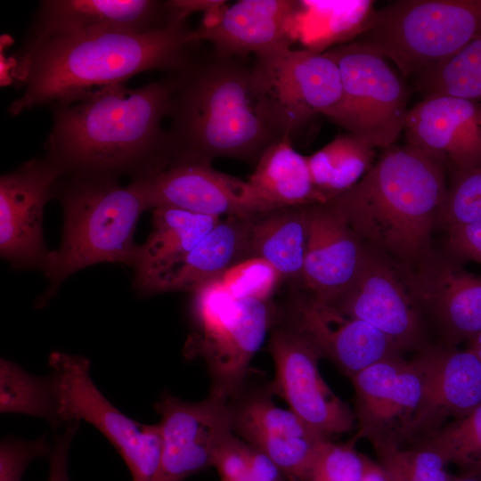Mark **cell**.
Instances as JSON below:
<instances>
[{
    "mask_svg": "<svg viewBox=\"0 0 481 481\" xmlns=\"http://www.w3.org/2000/svg\"><path fill=\"white\" fill-rule=\"evenodd\" d=\"M361 481H391L386 469L379 462H376L367 455L361 453Z\"/></svg>",
    "mask_w": 481,
    "mask_h": 481,
    "instance_id": "44",
    "label": "cell"
},
{
    "mask_svg": "<svg viewBox=\"0 0 481 481\" xmlns=\"http://www.w3.org/2000/svg\"><path fill=\"white\" fill-rule=\"evenodd\" d=\"M406 144L441 160L450 171L481 167V103L450 95L425 98L407 112Z\"/></svg>",
    "mask_w": 481,
    "mask_h": 481,
    "instance_id": "22",
    "label": "cell"
},
{
    "mask_svg": "<svg viewBox=\"0 0 481 481\" xmlns=\"http://www.w3.org/2000/svg\"><path fill=\"white\" fill-rule=\"evenodd\" d=\"M350 379L357 428L353 439H368L375 452L405 446L421 397L420 377L412 360L390 356Z\"/></svg>",
    "mask_w": 481,
    "mask_h": 481,
    "instance_id": "14",
    "label": "cell"
},
{
    "mask_svg": "<svg viewBox=\"0 0 481 481\" xmlns=\"http://www.w3.org/2000/svg\"><path fill=\"white\" fill-rule=\"evenodd\" d=\"M247 181L269 209L325 203L316 190L307 157L294 150L288 135L268 147Z\"/></svg>",
    "mask_w": 481,
    "mask_h": 481,
    "instance_id": "27",
    "label": "cell"
},
{
    "mask_svg": "<svg viewBox=\"0 0 481 481\" xmlns=\"http://www.w3.org/2000/svg\"><path fill=\"white\" fill-rule=\"evenodd\" d=\"M178 77L167 117L169 166L217 158L256 165L288 135L252 67L240 58L212 48L198 52Z\"/></svg>",
    "mask_w": 481,
    "mask_h": 481,
    "instance_id": "3",
    "label": "cell"
},
{
    "mask_svg": "<svg viewBox=\"0 0 481 481\" xmlns=\"http://www.w3.org/2000/svg\"><path fill=\"white\" fill-rule=\"evenodd\" d=\"M187 20L147 32L98 29L46 39L20 49L11 77L22 90L8 112L70 104L90 92L151 70L183 72L200 43Z\"/></svg>",
    "mask_w": 481,
    "mask_h": 481,
    "instance_id": "2",
    "label": "cell"
},
{
    "mask_svg": "<svg viewBox=\"0 0 481 481\" xmlns=\"http://www.w3.org/2000/svg\"><path fill=\"white\" fill-rule=\"evenodd\" d=\"M443 249L452 257L464 264L475 261L481 265V221L452 227Z\"/></svg>",
    "mask_w": 481,
    "mask_h": 481,
    "instance_id": "39",
    "label": "cell"
},
{
    "mask_svg": "<svg viewBox=\"0 0 481 481\" xmlns=\"http://www.w3.org/2000/svg\"><path fill=\"white\" fill-rule=\"evenodd\" d=\"M154 407L160 416L163 442L154 481H184L214 467L220 447L233 433L229 397L211 387L202 401L188 402L166 394Z\"/></svg>",
    "mask_w": 481,
    "mask_h": 481,
    "instance_id": "13",
    "label": "cell"
},
{
    "mask_svg": "<svg viewBox=\"0 0 481 481\" xmlns=\"http://www.w3.org/2000/svg\"><path fill=\"white\" fill-rule=\"evenodd\" d=\"M338 65L339 102L325 117L373 148L395 143L404 130L409 88L387 60L355 42L323 52Z\"/></svg>",
    "mask_w": 481,
    "mask_h": 481,
    "instance_id": "8",
    "label": "cell"
},
{
    "mask_svg": "<svg viewBox=\"0 0 481 481\" xmlns=\"http://www.w3.org/2000/svg\"><path fill=\"white\" fill-rule=\"evenodd\" d=\"M397 448H387L377 452L379 462L386 469L391 481H417L399 457Z\"/></svg>",
    "mask_w": 481,
    "mask_h": 481,
    "instance_id": "43",
    "label": "cell"
},
{
    "mask_svg": "<svg viewBox=\"0 0 481 481\" xmlns=\"http://www.w3.org/2000/svg\"><path fill=\"white\" fill-rule=\"evenodd\" d=\"M78 427L79 422H70L66 425L61 434L54 435L53 446L48 456L50 469L47 481H70L68 474V456Z\"/></svg>",
    "mask_w": 481,
    "mask_h": 481,
    "instance_id": "41",
    "label": "cell"
},
{
    "mask_svg": "<svg viewBox=\"0 0 481 481\" xmlns=\"http://www.w3.org/2000/svg\"><path fill=\"white\" fill-rule=\"evenodd\" d=\"M275 375L268 386L311 430L325 440L355 427L354 412L327 385L319 371L322 358L302 332L282 322L268 343Z\"/></svg>",
    "mask_w": 481,
    "mask_h": 481,
    "instance_id": "11",
    "label": "cell"
},
{
    "mask_svg": "<svg viewBox=\"0 0 481 481\" xmlns=\"http://www.w3.org/2000/svg\"><path fill=\"white\" fill-rule=\"evenodd\" d=\"M0 412L42 418L53 428L62 426L52 374H30L12 361L0 360Z\"/></svg>",
    "mask_w": 481,
    "mask_h": 481,
    "instance_id": "31",
    "label": "cell"
},
{
    "mask_svg": "<svg viewBox=\"0 0 481 481\" xmlns=\"http://www.w3.org/2000/svg\"><path fill=\"white\" fill-rule=\"evenodd\" d=\"M281 280L268 262L258 257H250L235 265L219 279L233 298L263 301H269Z\"/></svg>",
    "mask_w": 481,
    "mask_h": 481,
    "instance_id": "35",
    "label": "cell"
},
{
    "mask_svg": "<svg viewBox=\"0 0 481 481\" xmlns=\"http://www.w3.org/2000/svg\"><path fill=\"white\" fill-rule=\"evenodd\" d=\"M307 206L256 214L250 235L251 257L264 259L281 279L300 287L308 233Z\"/></svg>",
    "mask_w": 481,
    "mask_h": 481,
    "instance_id": "28",
    "label": "cell"
},
{
    "mask_svg": "<svg viewBox=\"0 0 481 481\" xmlns=\"http://www.w3.org/2000/svg\"><path fill=\"white\" fill-rule=\"evenodd\" d=\"M62 177L45 157L30 159L0 177V253L15 268L44 270L49 252L44 208Z\"/></svg>",
    "mask_w": 481,
    "mask_h": 481,
    "instance_id": "16",
    "label": "cell"
},
{
    "mask_svg": "<svg viewBox=\"0 0 481 481\" xmlns=\"http://www.w3.org/2000/svg\"><path fill=\"white\" fill-rule=\"evenodd\" d=\"M447 186L441 160L406 143L393 144L356 184L326 203L404 275L436 250L432 233Z\"/></svg>",
    "mask_w": 481,
    "mask_h": 481,
    "instance_id": "4",
    "label": "cell"
},
{
    "mask_svg": "<svg viewBox=\"0 0 481 481\" xmlns=\"http://www.w3.org/2000/svg\"><path fill=\"white\" fill-rule=\"evenodd\" d=\"M448 173V186L436 226L446 231L481 221V167Z\"/></svg>",
    "mask_w": 481,
    "mask_h": 481,
    "instance_id": "34",
    "label": "cell"
},
{
    "mask_svg": "<svg viewBox=\"0 0 481 481\" xmlns=\"http://www.w3.org/2000/svg\"><path fill=\"white\" fill-rule=\"evenodd\" d=\"M299 24L314 25L305 37L307 49L323 53L331 45L353 42L366 28L373 1H301Z\"/></svg>",
    "mask_w": 481,
    "mask_h": 481,
    "instance_id": "30",
    "label": "cell"
},
{
    "mask_svg": "<svg viewBox=\"0 0 481 481\" xmlns=\"http://www.w3.org/2000/svg\"><path fill=\"white\" fill-rule=\"evenodd\" d=\"M412 362L421 380V397L407 445L428 437L448 420L469 415L481 404V362L468 348L432 343Z\"/></svg>",
    "mask_w": 481,
    "mask_h": 481,
    "instance_id": "17",
    "label": "cell"
},
{
    "mask_svg": "<svg viewBox=\"0 0 481 481\" xmlns=\"http://www.w3.org/2000/svg\"><path fill=\"white\" fill-rule=\"evenodd\" d=\"M307 220L301 288L318 302L332 306L355 280L367 247L326 202L308 205Z\"/></svg>",
    "mask_w": 481,
    "mask_h": 481,
    "instance_id": "23",
    "label": "cell"
},
{
    "mask_svg": "<svg viewBox=\"0 0 481 481\" xmlns=\"http://www.w3.org/2000/svg\"><path fill=\"white\" fill-rule=\"evenodd\" d=\"M51 451L45 436L30 441L4 438L0 444V481H21L28 465L36 458L48 457Z\"/></svg>",
    "mask_w": 481,
    "mask_h": 481,
    "instance_id": "37",
    "label": "cell"
},
{
    "mask_svg": "<svg viewBox=\"0 0 481 481\" xmlns=\"http://www.w3.org/2000/svg\"><path fill=\"white\" fill-rule=\"evenodd\" d=\"M192 294L197 331L188 339L185 355L201 357L212 379L211 387L230 399L245 385L249 363L276 314L269 301L233 298L219 280Z\"/></svg>",
    "mask_w": 481,
    "mask_h": 481,
    "instance_id": "7",
    "label": "cell"
},
{
    "mask_svg": "<svg viewBox=\"0 0 481 481\" xmlns=\"http://www.w3.org/2000/svg\"><path fill=\"white\" fill-rule=\"evenodd\" d=\"M468 349L470 350L481 362V331L468 343Z\"/></svg>",
    "mask_w": 481,
    "mask_h": 481,
    "instance_id": "45",
    "label": "cell"
},
{
    "mask_svg": "<svg viewBox=\"0 0 481 481\" xmlns=\"http://www.w3.org/2000/svg\"><path fill=\"white\" fill-rule=\"evenodd\" d=\"M139 180L151 210L165 206L217 217L272 210L255 197L247 182L211 164L176 163Z\"/></svg>",
    "mask_w": 481,
    "mask_h": 481,
    "instance_id": "20",
    "label": "cell"
},
{
    "mask_svg": "<svg viewBox=\"0 0 481 481\" xmlns=\"http://www.w3.org/2000/svg\"><path fill=\"white\" fill-rule=\"evenodd\" d=\"M48 363L61 424L93 425L123 458L132 481H154L163 446L159 425L142 424L116 408L93 382L86 358L53 352Z\"/></svg>",
    "mask_w": 481,
    "mask_h": 481,
    "instance_id": "9",
    "label": "cell"
},
{
    "mask_svg": "<svg viewBox=\"0 0 481 481\" xmlns=\"http://www.w3.org/2000/svg\"><path fill=\"white\" fill-rule=\"evenodd\" d=\"M248 444V443H247ZM249 475L254 481H295L268 455L248 444Z\"/></svg>",
    "mask_w": 481,
    "mask_h": 481,
    "instance_id": "42",
    "label": "cell"
},
{
    "mask_svg": "<svg viewBox=\"0 0 481 481\" xmlns=\"http://www.w3.org/2000/svg\"><path fill=\"white\" fill-rule=\"evenodd\" d=\"M214 467L220 479H233L248 475V444L232 433L220 447Z\"/></svg>",
    "mask_w": 481,
    "mask_h": 481,
    "instance_id": "40",
    "label": "cell"
},
{
    "mask_svg": "<svg viewBox=\"0 0 481 481\" xmlns=\"http://www.w3.org/2000/svg\"><path fill=\"white\" fill-rule=\"evenodd\" d=\"M255 57L253 71L291 139L315 115L326 116L339 102L340 71L324 53L283 45Z\"/></svg>",
    "mask_w": 481,
    "mask_h": 481,
    "instance_id": "10",
    "label": "cell"
},
{
    "mask_svg": "<svg viewBox=\"0 0 481 481\" xmlns=\"http://www.w3.org/2000/svg\"><path fill=\"white\" fill-rule=\"evenodd\" d=\"M269 387L229 399L234 435L268 455L289 477L306 481L320 444L325 440L291 410L277 406Z\"/></svg>",
    "mask_w": 481,
    "mask_h": 481,
    "instance_id": "18",
    "label": "cell"
},
{
    "mask_svg": "<svg viewBox=\"0 0 481 481\" xmlns=\"http://www.w3.org/2000/svg\"><path fill=\"white\" fill-rule=\"evenodd\" d=\"M54 197L61 204L63 230L60 247L49 252L44 268L50 282L45 301L80 269L100 263L134 265L136 224L151 210L139 179L123 186L113 178L61 177Z\"/></svg>",
    "mask_w": 481,
    "mask_h": 481,
    "instance_id": "5",
    "label": "cell"
},
{
    "mask_svg": "<svg viewBox=\"0 0 481 481\" xmlns=\"http://www.w3.org/2000/svg\"><path fill=\"white\" fill-rule=\"evenodd\" d=\"M221 481H254L250 477L249 475H246V476H243V477H238V478H233V479H221Z\"/></svg>",
    "mask_w": 481,
    "mask_h": 481,
    "instance_id": "47",
    "label": "cell"
},
{
    "mask_svg": "<svg viewBox=\"0 0 481 481\" xmlns=\"http://www.w3.org/2000/svg\"><path fill=\"white\" fill-rule=\"evenodd\" d=\"M173 20L167 1L44 0L20 49L49 38L98 29L147 32Z\"/></svg>",
    "mask_w": 481,
    "mask_h": 481,
    "instance_id": "24",
    "label": "cell"
},
{
    "mask_svg": "<svg viewBox=\"0 0 481 481\" xmlns=\"http://www.w3.org/2000/svg\"><path fill=\"white\" fill-rule=\"evenodd\" d=\"M463 265L436 249L416 270L400 275L434 343L458 346L481 331V276Z\"/></svg>",
    "mask_w": 481,
    "mask_h": 481,
    "instance_id": "12",
    "label": "cell"
},
{
    "mask_svg": "<svg viewBox=\"0 0 481 481\" xmlns=\"http://www.w3.org/2000/svg\"><path fill=\"white\" fill-rule=\"evenodd\" d=\"M366 247L355 280L330 306L379 330L400 352L425 349L433 342L398 271L381 253Z\"/></svg>",
    "mask_w": 481,
    "mask_h": 481,
    "instance_id": "15",
    "label": "cell"
},
{
    "mask_svg": "<svg viewBox=\"0 0 481 481\" xmlns=\"http://www.w3.org/2000/svg\"><path fill=\"white\" fill-rule=\"evenodd\" d=\"M481 34V0H399L374 11L353 41L417 78Z\"/></svg>",
    "mask_w": 481,
    "mask_h": 481,
    "instance_id": "6",
    "label": "cell"
},
{
    "mask_svg": "<svg viewBox=\"0 0 481 481\" xmlns=\"http://www.w3.org/2000/svg\"><path fill=\"white\" fill-rule=\"evenodd\" d=\"M302 2L240 0L221 12L206 15L193 29L196 42H208L223 55L255 56L290 45L299 32Z\"/></svg>",
    "mask_w": 481,
    "mask_h": 481,
    "instance_id": "21",
    "label": "cell"
},
{
    "mask_svg": "<svg viewBox=\"0 0 481 481\" xmlns=\"http://www.w3.org/2000/svg\"><path fill=\"white\" fill-rule=\"evenodd\" d=\"M398 454L417 481H447L448 464L436 450L423 442L397 448Z\"/></svg>",
    "mask_w": 481,
    "mask_h": 481,
    "instance_id": "38",
    "label": "cell"
},
{
    "mask_svg": "<svg viewBox=\"0 0 481 481\" xmlns=\"http://www.w3.org/2000/svg\"><path fill=\"white\" fill-rule=\"evenodd\" d=\"M221 217L173 207L152 210L151 230L138 246L134 265L135 286L146 295L151 286L180 262L218 224Z\"/></svg>",
    "mask_w": 481,
    "mask_h": 481,
    "instance_id": "26",
    "label": "cell"
},
{
    "mask_svg": "<svg viewBox=\"0 0 481 481\" xmlns=\"http://www.w3.org/2000/svg\"><path fill=\"white\" fill-rule=\"evenodd\" d=\"M420 442L436 450L448 464L457 465L461 472L481 475V404L469 415L446 423Z\"/></svg>",
    "mask_w": 481,
    "mask_h": 481,
    "instance_id": "33",
    "label": "cell"
},
{
    "mask_svg": "<svg viewBox=\"0 0 481 481\" xmlns=\"http://www.w3.org/2000/svg\"><path fill=\"white\" fill-rule=\"evenodd\" d=\"M283 318L349 379L383 359L401 355L393 340L379 330L342 314L305 291L296 293Z\"/></svg>",
    "mask_w": 481,
    "mask_h": 481,
    "instance_id": "19",
    "label": "cell"
},
{
    "mask_svg": "<svg viewBox=\"0 0 481 481\" xmlns=\"http://www.w3.org/2000/svg\"><path fill=\"white\" fill-rule=\"evenodd\" d=\"M255 215L231 216L221 220L180 262L159 278L146 295L193 292L218 281L235 265L250 258Z\"/></svg>",
    "mask_w": 481,
    "mask_h": 481,
    "instance_id": "25",
    "label": "cell"
},
{
    "mask_svg": "<svg viewBox=\"0 0 481 481\" xmlns=\"http://www.w3.org/2000/svg\"><path fill=\"white\" fill-rule=\"evenodd\" d=\"M414 82L423 98L444 94L481 102V34Z\"/></svg>",
    "mask_w": 481,
    "mask_h": 481,
    "instance_id": "32",
    "label": "cell"
},
{
    "mask_svg": "<svg viewBox=\"0 0 481 481\" xmlns=\"http://www.w3.org/2000/svg\"><path fill=\"white\" fill-rule=\"evenodd\" d=\"M178 83V74H167L137 88L116 84L50 107L44 157L62 177L136 180L167 168L170 146L162 123Z\"/></svg>",
    "mask_w": 481,
    "mask_h": 481,
    "instance_id": "1",
    "label": "cell"
},
{
    "mask_svg": "<svg viewBox=\"0 0 481 481\" xmlns=\"http://www.w3.org/2000/svg\"><path fill=\"white\" fill-rule=\"evenodd\" d=\"M374 148L351 134L338 135L307 156L316 190L325 202L356 184L371 168Z\"/></svg>",
    "mask_w": 481,
    "mask_h": 481,
    "instance_id": "29",
    "label": "cell"
},
{
    "mask_svg": "<svg viewBox=\"0 0 481 481\" xmlns=\"http://www.w3.org/2000/svg\"><path fill=\"white\" fill-rule=\"evenodd\" d=\"M295 481H299V480H295Z\"/></svg>",
    "mask_w": 481,
    "mask_h": 481,
    "instance_id": "48",
    "label": "cell"
},
{
    "mask_svg": "<svg viewBox=\"0 0 481 481\" xmlns=\"http://www.w3.org/2000/svg\"><path fill=\"white\" fill-rule=\"evenodd\" d=\"M353 438L345 444L323 440L306 481H361L362 458Z\"/></svg>",
    "mask_w": 481,
    "mask_h": 481,
    "instance_id": "36",
    "label": "cell"
},
{
    "mask_svg": "<svg viewBox=\"0 0 481 481\" xmlns=\"http://www.w3.org/2000/svg\"><path fill=\"white\" fill-rule=\"evenodd\" d=\"M447 481H481V475L461 472L460 476H451Z\"/></svg>",
    "mask_w": 481,
    "mask_h": 481,
    "instance_id": "46",
    "label": "cell"
}]
</instances>
